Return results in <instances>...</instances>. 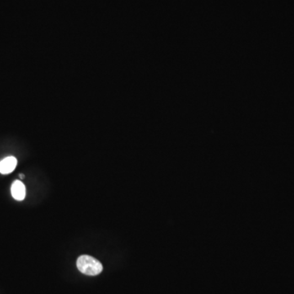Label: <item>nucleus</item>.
Listing matches in <instances>:
<instances>
[{
  "label": "nucleus",
  "instance_id": "3",
  "mask_svg": "<svg viewBox=\"0 0 294 294\" xmlns=\"http://www.w3.org/2000/svg\"><path fill=\"white\" fill-rule=\"evenodd\" d=\"M11 193L13 198L16 200L22 201L25 199L27 195V190L24 183H22L21 181H15L12 183V187H11Z\"/></svg>",
  "mask_w": 294,
  "mask_h": 294
},
{
  "label": "nucleus",
  "instance_id": "2",
  "mask_svg": "<svg viewBox=\"0 0 294 294\" xmlns=\"http://www.w3.org/2000/svg\"><path fill=\"white\" fill-rule=\"evenodd\" d=\"M17 165V160L14 156H8L0 161V173L9 174L15 170Z\"/></svg>",
  "mask_w": 294,
  "mask_h": 294
},
{
  "label": "nucleus",
  "instance_id": "4",
  "mask_svg": "<svg viewBox=\"0 0 294 294\" xmlns=\"http://www.w3.org/2000/svg\"><path fill=\"white\" fill-rule=\"evenodd\" d=\"M20 177H21V178H22V179H23V178H25V176L23 175V174H21V175H20Z\"/></svg>",
  "mask_w": 294,
  "mask_h": 294
},
{
  "label": "nucleus",
  "instance_id": "1",
  "mask_svg": "<svg viewBox=\"0 0 294 294\" xmlns=\"http://www.w3.org/2000/svg\"><path fill=\"white\" fill-rule=\"evenodd\" d=\"M76 265L81 273L90 276L99 275L103 270L102 263L98 259L89 255L80 256L77 260Z\"/></svg>",
  "mask_w": 294,
  "mask_h": 294
}]
</instances>
